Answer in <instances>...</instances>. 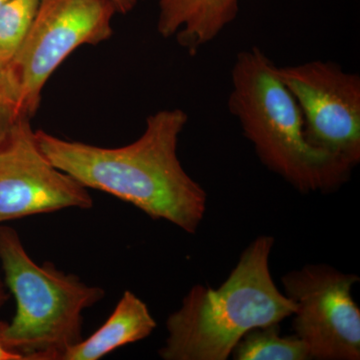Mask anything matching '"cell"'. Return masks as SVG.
Here are the masks:
<instances>
[{
    "instance_id": "1",
    "label": "cell",
    "mask_w": 360,
    "mask_h": 360,
    "mask_svg": "<svg viewBox=\"0 0 360 360\" xmlns=\"http://www.w3.org/2000/svg\"><path fill=\"white\" fill-rule=\"evenodd\" d=\"M188 115L180 108L156 111L139 139L122 148H101L35 131L54 167L87 189L103 191L134 205L151 219L167 220L195 233L207 196L180 162L177 148Z\"/></svg>"
},
{
    "instance_id": "2",
    "label": "cell",
    "mask_w": 360,
    "mask_h": 360,
    "mask_svg": "<svg viewBox=\"0 0 360 360\" xmlns=\"http://www.w3.org/2000/svg\"><path fill=\"white\" fill-rule=\"evenodd\" d=\"M274 238L262 236L243 251L217 290L196 284L168 316L165 360H225L252 329L292 316L295 303L277 288L269 269Z\"/></svg>"
},
{
    "instance_id": "3",
    "label": "cell",
    "mask_w": 360,
    "mask_h": 360,
    "mask_svg": "<svg viewBox=\"0 0 360 360\" xmlns=\"http://www.w3.org/2000/svg\"><path fill=\"white\" fill-rule=\"evenodd\" d=\"M229 108L262 165L300 193H328L349 179L352 168L310 143L279 66L262 49L251 47L236 56Z\"/></svg>"
},
{
    "instance_id": "4",
    "label": "cell",
    "mask_w": 360,
    "mask_h": 360,
    "mask_svg": "<svg viewBox=\"0 0 360 360\" xmlns=\"http://www.w3.org/2000/svg\"><path fill=\"white\" fill-rule=\"evenodd\" d=\"M0 264L16 302L4 330L6 345L25 360H60L82 340V314L105 291L49 262L37 264L8 226H0Z\"/></svg>"
},
{
    "instance_id": "5",
    "label": "cell",
    "mask_w": 360,
    "mask_h": 360,
    "mask_svg": "<svg viewBox=\"0 0 360 360\" xmlns=\"http://www.w3.org/2000/svg\"><path fill=\"white\" fill-rule=\"evenodd\" d=\"M115 13L110 0H40L30 32L11 68L22 116L35 115L45 85L72 52L112 37Z\"/></svg>"
},
{
    "instance_id": "6",
    "label": "cell",
    "mask_w": 360,
    "mask_h": 360,
    "mask_svg": "<svg viewBox=\"0 0 360 360\" xmlns=\"http://www.w3.org/2000/svg\"><path fill=\"white\" fill-rule=\"evenodd\" d=\"M284 295L295 303V335L311 359H360V309L352 295L359 277L326 264H309L281 277Z\"/></svg>"
},
{
    "instance_id": "7",
    "label": "cell",
    "mask_w": 360,
    "mask_h": 360,
    "mask_svg": "<svg viewBox=\"0 0 360 360\" xmlns=\"http://www.w3.org/2000/svg\"><path fill=\"white\" fill-rule=\"evenodd\" d=\"M315 148L354 168L360 162V77L333 61L279 68Z\"/></svg>"
},
{
    "instance_id": "8",
    "label": "cell",
    "mask_w": 360,
    "mask_h": 360,
    "mask_svg": "<svg viewBox=\"0 0 360 360\" xmlns=\"http://www.w3.org/2000/svg\"><path fill=\"white\" fill-rule=\"evenodd\" d=\"M22 117L0 143V222L94 205L86 187L58 169Z\"/></svg>"
},
{
    "instance_id": "9",
    "label": "cell",
    "mask_w": 360,
    "mask_h": 360,
    "mask_svg": "<svg viewBox=\"0 0 360 360\" xmlns=\"http://www.w3.org/2000/svg\"><path fill=\"white\" fill-rule=\"evenodd\" d=\"M240 0H160L158 32L196 54L238 18Z\"/></svg>"
},
{
    "instance_id": "10",
    "label": "cell",
    "mask_w": 360,
    "mask_h": 360,
    "mask_svg": "<svg viewBox=\"0 0 360 360\" xmlns=\"http://www.w3.org/2000/svg\"><path fill=\"white\" fill-rule=\"evenodd\" d=\"M155 328L148 305L131 291H125L103 326L66 350L60 360L101 359L118 348L148 338Z\"/></svg>"
},
{
    "instance_id": "11",
    "label": "cell",
    "mask_w": 360,
    "mask_h": 360,
    "mask_svg": "<svg viewBox=\"0 0 360 360\" xmlns=\"http://www.w3.org/2000/svg\"><path fill=\"white\" fill-rule=\"evenodd\" d=\"M236 360H307L309 347L296 335H281L279 323L257 328L248 333L234 347Z\"/></svg>"
},
{
    "instance_id": "12",
    "label": "cell",
    "mask_w": 360,
    "mask_h": 360,
    "mask_svg": "<svg viewBox=\"0 0 360 360\" xmlns=\"http://www.w3.org/2000/svg\"><path fill=\"white\" fill-rule=\"evenodd\" d=\"M40 0H11L0 7V71L11 70L39 8Z\"/></svg>"
},
{
    "instance_id": "13",
    "label": "cell",
    "mask_w": 360,
    "mask_h": 360,
    "mask_svg": "<svg viewBox=\"0 0 360 360\" xmlns=\"http://www.w3.org/2000/svg\"><path fill=\"white\" fill-rule=\"evenodd\" d=\"M22 117L25 116L20 112L18 89L13 75L11 70L0 71V143L6 141Z\"/></svg>"
},
{
    "instance_id": "14",
    "label": "cell",
    "mask_w": 360,
    "mask_h": 360,
    "mask_svg": "<svg viewBox=\"0 0 360 360\" xmlns=\"http://www.w3.org/2000/svg\"><path fill=\"white\" fill-rule=\"evenodd\" d=\"M6 322L0 321V360H25L22 355L13 352L6 345L4 338V330Z\"/></svg>"
},
{
    "instance_id": "15",
    "label": "cell",
    "mask_w": 360,
    "mask_h": 360,
    "mask_svg": "<svg viewBox=\"0 0 360 360\" xmlns=\"http://www.w3.org/2000/svg\"><path fill=\"white\" fill-rule=\"evenodd\" d=\"M115 6L116 13L127 14L131 13L141 0H110Z\"/></svg>"
},
{
    "instance_id": "16",
    "label": "cell",
    "mask_w": 360,
    "mask_h": 360,
    "mask_svg": "<svg viewBox=\"0 0 360 360\" xmlns=\"http://www.w3.org/2000/svg\"><path fill=\"white\" fill-rule=\"evenodd\" d=\"M9 295L7 293V290L6 286H4V283L0 281V309L4 307V303L8 300Z\"/></svg>"
},
{
    "instance_id": "17",
    "label": "cell",
    "mask_w": 360,
    "mask_h": 360,
    "mask_svg": "<svg viewBox=\"0 0 360 360\" xmlns=\"http://www.w3.org/2000/svg\"><path fill=\"white\" fill-rule=\"evenodd\" d=\"M9 1H11V0H0V7L6 6Z\"/></svg>"
}]
</instances>
